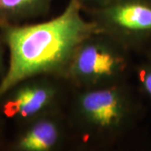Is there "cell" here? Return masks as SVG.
<instances>
[{
	"label": "cell",
	"instance_id": "cell-2",
	"mask_svg": "<svg viewBox=\"0 0 151 151\" xmlns=\"http://www.w3.org/2000/svg\"><path fill=\"white\" fill-rule=\"evenodd\" d=\"M75 90L67 119L70 129L85 145H112L140 119V96L128 81Z\"/></svg>",
	"mask_w": 151,
	"mask_h": 151
},
{
	"label": "cell",
	"instance_id": "cell-9",
	"mask_svg": "<svg viewBox=\"0 0 151 151\" xmlns=\"http://www.w3.org/2000/svg\"><path fill=\"white\" fill-rule=\"evenodd\" d=\"M113 0H81L84 10L98 8L107 4Z\"/></svg>",
	"mask_w": 151,
	"mask_h": 151
},
{
	"label": "cell",
	"instance_id": "cell-11",
	"mask_svg": "<svg viewBox=\"0 0 151 151\" xmlns=\"http://www.w3.org/2000/svg\"><path fill=\"white\" fill-rule=\"evenodd\" d=\"M2 119L0 116V148L4 145V127H3V123H2Z\"/></svg>",
	"mask_w": 151,
	"mask_h": 151
},
{
	"label": "cell",
	"instance_id": "cell-6",
	"mask_svg": "<svg viewBox=\"0 0 151 151\" xmlns=\"http://www.w3.org/2000/svg\"><path fill=\"white\" fill-rule=\"evenodd\" d=\"M20 124L8 148L11 151H55L67 140L70 126L62 108L41 113Z\"/></svg>",
	"mask_w": 151,
	"mask_h": 151
},
{
	"label": "cell",
	"instance_id": "cell-5",
	"mask_svg": "<svg viewBox=\"0 0 151 151\" xmlns=\"http://www.w3.org/2000/svg\"><path fill=\"white\" fill-rule=\"evenodd\" d=\"M67 81L36 76L19 81L0 97V116L22 124L49 111L62 108Z\"/></svg>",
	"mask_w": 151,
	"mask_h": 151
},
{
	"label": "cell",
	"instance_id": "cell-3",
	"mask_svg": "<svg viewBox=\"0 0 151 151\" xmlns=\"http://www.w3.org/2000/svg\"><path fill=\"white\" fill-rule=\"evenodd\" d=\"M131 55L110 36L96 31L76 50L65 81L75 89L95 88L128 81L133 65Z\"/></svg>",
	"mask_w": 151,
	"mask_h": 151
},
{
	"label": "cell",
	"instance_id": "cell-4",
	"mask_svg": "<svg viewBox=\"0 0 151 151\" xmlns=\"http://www.w3.org/2000/svg\"><path fill=\"white\" fill-rule=\"evenodd\" d=\"M97 31L139 55L151 52V0H113L84 10Z\"/></svg>",
	"mask_w": 151,
	"mask_h": 151
},
{
	"label": "cell",
	"instance_id": "cell-10",
	"mask_svg": "<svg viewBox=\"0 0 151 151\" xmlns=\"http://www.w3.org/2000/svg\"><path fill=\"white\" fill-rule=\"evenodd\" d=\"M4 44L3 42V40L0 36V79L4 76L7 69V64L4 60Z\"/></svg>",
	"mask_w": 151,
	"mask_h": 151
},
{
	"label": "cell",
	"instance_id": "cell-1",
	"mask_svg": "<svg viewBox=\"0 0 151 151\" xmlns=\"http://www.w3.org/2000/svg\"><path fill=\"white\" fill-rule=\"evenodd\" d=\"M81 0H67L55 18L36 24L0 26V36L9 51V60L0 79V97L19 81L36 76L65 80L67 70L79 45L96 24L84 16Z\"/></svg>",
	"mask_w": 151,
	"mask_h": 151
},
{
	"label": "cell",
	"instance_id": "cell-7",
	"mask_svg": "<svg viewBox=\"0 0 151 151\" xmlns=\"http://www.w3.org/2000/svg\"><path fill=\"white\" fill-rule=\"evenodd\" d=\"M55 0H0V26L22 24L48 14Z\"/></svg>",
	"mask_w": 151,
	"mask_h": 151
},
{
	"label": "cell",
	"instance_id": "cell-8",
	"mask_svg": "<svg viewBox=\"0 0 151 151\" xmlns=\"http://www.w3.org/2000/svg\"><path fill=\"white\" fill-rule=\"evenodd\" d=\"M140 56L132 65L131 72L134 74L137 92L151 105V52Z\"/></svg>",
	"mask_w": 151,
	"mask_h": 151
}]
</instances>
